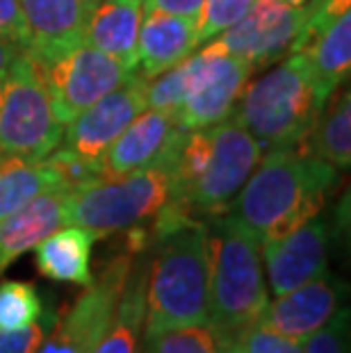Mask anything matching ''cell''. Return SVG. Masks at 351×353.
I'll return each mask as SVG.
<instances>
[{"instance_id": "ffe728a7", "label": "cell", "mask_w": 351, "mask_h": 353, "mask_svg": "<svg viewBox=\"0 0 351 353\" xmlns=\"http://www.w3.org/2000/svg\"><path fill=\"white\" fill-rule=\"evenodd\" d=\"M96 235L92 230L71 226L59 228L41 239L37 249V269L41 276L57 283L87 285L92 283V246Z\"/></svg>"}, {"instance_id": "3957f363", "label": "cell", "mask_w": 351, "mask_h": 353, "mask_svg": "<svg viewBox=\"0 0 351 353\" xmlns=\"http://www.w3.org/2000/svg\"><path fill=\"white\" fill-rule=\"evenodd\" d=\"M146 276V337L162 330L210 324V258L205 221L190 216L151 237Z\"/></svg>"}, {"instance_id": "e0dca14e", "label": "cell", "mask_w": 351, "mask_h": 353, "mask_svg": "<svg viewBox=\"0 0 351 353\" xmlns=\"http://www.w3.org/2000/svg\"><path fill=\"white\" fill-rule=\"evenodd\" d=\"M197 21L167 12H144L137 39V71L153 80L162 71L188 59L199 46Z\"/></svg>"}, {"instance_id": "d6986e66", "label": "cell", "mask_w": 351, "mask_h": 353, "mask_svg": "<svg viewBox=\"0 0 351 353\" xmlns=\"http://www.w3.org/2000/svg\"><path fill=\"white\" fill-rule=\"evenodd\" d=\"M144 19V0H96L82 43L137 69V39Z\"/></svg>"}, {"instance_id": "6da1fadb", "label": "cell", "mask_w": 351, "mask_h": 353, "mask_svg": "<svg viewBox=\"0 0 351 353\" xmlns=\"http://www.w3.org/2000/svg\"><path fill=\"white\" fill-rule=\"evenodd\" d=\"M340 171L305 144L270 148L230 205V214L260 244L281 239L322 214Z\"/></svg>"}, {"instance_id": "8fae6325", "label": "cell", "mask_w": 351, "mask_h": 353, "mask_svg": "<svg viewBox=\"0 0 351 353\" xmlns=\"http://www.w3.org/2000/svg\"><path fill=\"white\" fill-rule=\"evenodd\" d=\"M185 134L188 128L178 117L151 108L139 112L103 155V174L106 178H117L153 167L171 171Z\"/></svg>"}, {"instance_id": "603a6c76", "label": "cell", "mask_w": 351, "mask_h": 353, "mask_svg": "<svg viewBox=\"0 0 351 353\" xmlns=\"http://www.w3.org/2000/svg\"><path fill=\"white\" fill-rule=\"evenodd\" d=\"M305 146L324 157L335 169H349L351 164V94L349 89H335L326 101L315 128L305 139Z\"/></svg>"}, {"instance_id": "7a4b0ae2", "label": "cell", "mask_w": 351, "mask_h": 353, "mask_svg": "<svg viewBox=\"0 0 351 353\" xmlns=\"http://www.w3.org/2000/svg\"><path fill=\"white\" fill-rule=\"evenodd\" d=\"M260 155L263 148L235 112L221 123L188 130L171 164L169 199L197 219L226 214Z\"/></svg>"}, {"instance_id": "d6a6232c", "label": "cell", "mask_w": 351, "mask_h": 353, "mask_svg": "<svg viewBox=\"0 0 351 353\" xmlns=\"http://www.w3.org/2000/svg\"><path fill=\"white\" fill-rule=\"evenodd\" d=\"M205 0H144V12H167L176 17L199 21Z\"/></svg>"}, {"instance_id": "ba28073f", "label": "cell", "mask_w": 351, "mask_h": 353, "mask_svg": "<svg viewBox=\"0 0 351 353\" xmlns=\"http://www.w3.org/2000/svg\"><path fill=\"white\" fill-rule=\"evenodd\" d=\"M41 71L46 78L55 117L62 125L71 123L82 110L137 76V69L87 43H80L55 57L53 62L43 64Z\"/></svg>"}, {"instance_id": "484cf974", "label": "cell", "mask_w": 351, "mask_h": 353, "mask_svg": "<svg viewBox=\"0 0 351 353\" xmlns=\"http://www.w3.org/2000/svg\"><path fill=\"white\" fill-rule=\"evenodd\" d=\"M144 353H221V340L210 324H192L146 337Z\"/></svg>"}, {"instance_id": "d590c367", "label": "cell", "mask_w": 351, "mask_h": 353, "mask_svg": "<svg viewBox=\"0 0 351 353\" xmlns=\"http://www.w3.org/2000/svg\"><path fill=\"white\" fill-rule=\"evenodd\" d=\"M3 157H5V155H3V153H0V160H3Z\"/></svg>"}, {"instance_id": "5b68a950", "label": "cell", "mask_w": 351, "mask_h": 353, "mask_svg": "<svg viewBox=\"0 0 351 353\" xmlns=\"http://www.w3.org/2000/svg\"><path fill=\"white\" fill-rule=\"evenodd\" d=\"M324 103L317 99L305 59L292 52L279 64L246 82L235 114L260 148H288L305 144Z\"/></svg>"}, {"instance_id": "4dcf8cb0", "label": "cell", "mask_w": 351, "mask_h": 353, "mask_svg": "<svg viewBox=\"0 0 351 353\" xmlns=\"http://www.w3.org/2000/svg\"><path fill=\"white\" fill-rule=\"evenodd\" d=\"M0 37L12 41L17 48L28 50L30 32L19 0H0Z\"/></svg>"}, {"instance_id": "52a82bcc", "label": "cell", "mask_w": 351, "mask_h": 353, "mask_svg": "<svg viewBox=\"0 0 351 353\" xmlns=\"http://www.w3.org/2000/svg\"><path fill=\"white\" fill-rule=\"evenodd\" d=\"M62 137L41 66L21 50L0 82V153L43 160Z\"/></svg>"}, {"instance_id": "44dd1931", "label": "cell", "mask_w": 351, "mask_h": 353, "mask_svg": "<svg viewBox=\"0 0 351 353\" xmlns=\"http://www.w3.org/2000/svg\"><path fill=\"white\" fill-rule=\"evenodd\" d=\"M146 262L141 260V265L132 262L128 281L119 299L114 321L92 353H137L141 324L146 314Z\"/></svg>"}, {"instance_id": "cb8c5ba5", "label": "cell", "mask_w": 351, "mask_h": 353, "mask_svg": "<svg viewBox=\"0 0 351 353\" xmlns=\"http://www.w3.org/2000/svg\"><path fill=\"white\" fill-rule=\"evenodd\" d=\"M201 62H203V55L197 52V55H190L188 59H183V62H178L171 69L162 71L160 76L148 80L146 108L167 112L171 117L181 114V108L194 85V78H197V73L201 69Z\"/></svg>"}, {"instance_id": "8992f818", "label": "cell", "mask_w": 351, "mask_h": 353, "mask_svg": "<svg viewBox=\"0 0 351 353\" xmlns=\"http://www.w3.org/2000/svg\"><path fill=\"white\" fill-rule=\"evenodd\" d=\"M169 196L171 171L167 167L103 178L69 192L66 223L92 230L101 239L153 219Z\"/></svg>"}, {"instance_id": "9c48e42d", "label": "cell", "mask_w": 351, "mask_h": 353, "mask_svg": "<svg viewBox=\"0 0 351 353\" xmlns=\"http://www.w3.org/2000/svg\"><path fill=\"white\" fill-rule=\"evenodd\" d=\"M139 253L126 242L123 251L108 260V265L101 269L99 276L92 278L87 290L76 299V303L64 312L62 321L55 328V337L76 351L92 353L114 321L119 299L128 281L132 262Z\"/></svg>"}, {"instance_id": "83f0119b", "label": "cell", "mask_w": 351, "mask_h": 353, "mask_svg": "<svg viewBox=\"0 0 351 353\" xmlns=\"http://www.w3.org/2000/svg\"><path fill=\"white\" fill-rule=\"evenodd\" d=\"M256 0H205L201 17L197 21L199 41H212L214 37L226 32L230 26H235Z\"/></svg>"}, {"instance_id": "1f68e13d", "label": "cell", "mask_w": 351, "mask_h": 353, "mask_svg": "<svg viewBox=\"0 0 351 353\" xmlns=\"http://www.w3.org/2000/svg\"><path fill=\"white\" fill-rule=\"evenodd\" d=\"M43 342V326L39 321L17 330H0V353H37Z\"/></svg>"}, {"instance_id": "f546056e", "label": "cell", "mask_w": 351, "mask_h": 353, "mask_svg": "<svg viewBox=\"0 0 351 353\" xmlns=\"http://www.w3.org/2000/svg\"><path fill=\"white\" fill-rule=\"evenodd\" d=\"M305 342L303 353H349V310L340 307Z\"/></svg>"}, {"instance_id": "30bf717a", "label": "cell", "mask_w": 351, "mask_h": 353, "mask_svg": "<svg viewBox=\"0 0 351 353\" xmlns=\"http://www.w3.org/2000/svg\"><path fill=\"white\" fill-rule=\"evenodd\" d=\"M351 0H324L299 34L292 52L310 69L317 99L326 105L331 94L349 78L351 66Z\"/></svg>"}, {"instance_id": "4316f807", "label": "cell", "mask_w": 351, "mask_h": 353, "mask_svg": "<svg viewBox=\"0 0 351 353\" xmlns=\"http://www.w3.org/2000/svg\"><path fill=\"white\" fill-rule=\"evenodd\" d=\"M50 167L57 171L59 183H62L64 190H78V187L92 185L96 180H103L106 174H103V164L96 160H89V157L80 155L71 148H55L53 153H48L43 157Z\"/></svg>"}, {"instance_id": "d4e9b609", "label": "cell", "mask_w": 351, "mask_h": 353, "mask_svg": "<svg viewBox=\"0 0 351 353\" xmlns=\"http://www.w3.org/2000/svg\"><path fill=\"white\" fill-rule=\"evenodd\" d=\"M43 303L32 283H0V330H17L39 321Z\"/></svg>"}, {"instance_id": "836d02e7", "label": "cell", "mask_w": 351, "mask_h": 353, "mask_svg": "<svg viewBox=\"0 0 351 353\" xmlns=\"http://www.w3.org/2000/svg\"><path fill=\"white\" fill-rule=\"evenodd\" d=\"M19 52H21V48H17L12 41H7L0 37V82H3V78L7 76V71H10V66L14 59H17Z\"/></svg>"}, {"instance_id": "2e32d148", "label": "cell", "mask_w": 351, "mask_h": 353, "mask_svg": "<svg viewBox=\"0 0 351 353\" xmlns=\"http://www.w3.org/2000/svg\"><path fill=\"white\" fill-rule=\"evenodd\" d=\"M23 10L30 52L37 64H48L82 43L96 0H19Z\"/></svg>"}, {"instance_id": "f1b7e54d", "label": "cell", "mask_w": 351, "mask_h": 353, "mask_svg": "<svg viewBox=\"0 0 351 353\" xmlns=\"http://www.w3.org/2000/svg\"><path fill=\"white\" fill-rule=\"evenodd\" d=\"M237 344L244 353H303L301 340L276 333L260 321L242 330V335L237 337Z\"/></svg>"}, {"instance_id": "e575fe53", "label": "cell", "mask_w": 351, "mask_h": 353, "mask_svg": "<svg viewBox=\"0 0 351 353\" xmlns=\"http://www.w3.org/2000/svg\"><path fill=\"white\" fill-rule=\"evenodd\" d=\"M221 353H244L237 342H221Z\"/></svg>"}, {"instance_id": "7402d4cb", "label": "cell", "mask_w": 351, "mask_h": 353, "mask_svg": "<svg viewBox=\"0 0 351 353\" xmlns=\"http://www.w3.org/2000/svg\"><path fill=\"white\" fill-rule=\"evenodd\" d=\"M55 187H62V183L46 160L5 155L0 160V221Z\"/></svg>"}, {"instance_id": "4fadbf2b", "label": "cell", "mask_w": 351, "mask_h": 353, "mask_svg": "<svg viewBox=\"0 0 351 353\" xmlns=\"http://www.w3.org/2000/svg\"><path fill=\"white\" fill-rule=\"evenodd\" d=\"M331 244L333 228L319 214L281 239L260 244V258L272 294H288L299 285L322 276L328 267Z\"/></svg>"}, {"instance_id": "ac0fdd59", "label": "cell", "mask_w": 351, "mask_h": 353, "mask_svg": "<svg viewBox=\"0 0 351 353\" xmlns=\"http://www.w3.org/2000/svg\"><path fill=\"white\" fill-rule=\"evenodd\" d=\"M66 203L69 190L55 187L0 221V272L64 226Z\"/></svg>"}, {"instance_id": "5bb4252c", "label": "cell", "mask_w": 351, "mask_h": 353, "mask_svg": "<svg viewBox=\"0 0 351 353\" xmlns=\"http://www.w3.org/2000/svg\"><path fill=\"white\" fill-rule=\"evenodd\" d=\"M146 85L148 80L141 78L137 71L132 80L82 110L71 123L64 125V146L89 160L101 162L123 128L146 110Z\"/></svg>"}, {"instance_id": "7c38bea8", "label": "cell", "mask_w": 351, "mask_h": 353, "mask_svg": "<svg viewBox=\"0 0 351 353\" xmlns=\"http://www.w3.org/2000/svg\"><path fill=\"white\" fill-rule=\"evenodd\" d=\"M201 55L203 62L178 114L188 130L210 128L233 114L253 73L246 59L217 50L212 43L201 50Z\"/></svg>"}, {"instance_id": "277c9868", "label": "cell", "mask_w": 351, "mask_h": 353, "mask_svg": "<svg viewBox=\"0 0 351 353\" xmlns=\"http://www.w3.org/2000/svg\"><path fill=\"white\" fill-rule=\"evenodd\" d=\"M210 326L221 342H237L251 324L263 317L270 292L265 283L260 242L233 214L210 216Z\"/></svg>"}, {"instance_id": "9a60e30c", "label": "cell", "mask_w": 351, "mask_h": 353, "mask_svg": "<svg viewBox=\"0 0 351 353\" xmlns=\"http://www.w3.org/2000/svg\"><path fill=\"white\" fill-rule=\"evenodd\" d=\"M345 292L347 285L338 276L324 272L322 276L312 278L267 303L260 324L303 342L340 310Z\"/></svg>"}]
</instances>
